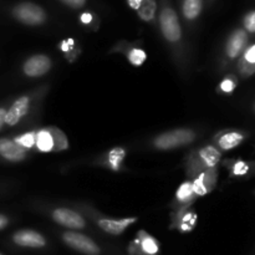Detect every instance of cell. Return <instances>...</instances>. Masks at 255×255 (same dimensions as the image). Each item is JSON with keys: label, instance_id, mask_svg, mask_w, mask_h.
Here are the masks:
<instances>
[{"label": "cell", "instance_id": "4fadbf2b", "mask_svg": "<svg viewBox=\"0 0 255 255\" xmlns=\"http://www.w3.org/2000/svg\"><path fill=\"white\" fill-rule=\"evenodd\" d=\"M191 182L193 184V191L197 197L206 196V194L211 193L217 187V182H218V168L216 167V168H209L207 171H203L196 178L192 179Z\"/></svg>", "mask_w": 255, "mask_h": 255}, {"label": "cell", "instance_id": "484cf974", "mask_svg": "<svg viewBox=\"0 0 255 255\" xmlns=\"http://www.w3.org/2000/svg\"><path fill=\"white\" fill-rule=\"evenodd\" d=\"M237 85H238V79H237V76H234V75H228V76H226L222 80V82L219 84L218 90L227 95L233 94L234 90L237 89Z\"/></svg>", "mask_w": 255, "mask_h": 255}, {"label": "cell", "instance_id": "5b68a950", "mask_svg": "<svg viewBox=\"0 0 255 255\" xmlns=\"http://www.w3.org/2000/svg\"><path fill=\"white\" fill-rule=\"evenodd\" d=\"M11 15L16 21L27 26H39L47 20L44 7L31 1H22L11 9Z\"/></svg>", "mask_w": 255, "mask_h": 255}, {"label": "cell", "instance_id": "9a60e30c", "mask_svg": "<svg viewBox=\"0 0 255 255\" xmlns=\"http://www.w3.org/2000/svg\"><path fill=\"white\" fill-rule=\"evenodd\" d=\"M27 157V151L20 147L12 138L2 137L0 138V158L10 163L25 161Z\"/></svg>", "mask_w": 255, "mask_h": 255}, {"label": "cell", "instance_id": "30bf717a", "mask_svg": "<svg viewBox=\"0 0 255 255\" xmlns=\"http://www.w3.org/2000/svg\"><path fill=\"white\" fill-rule=\"evenodd\" d=\"M249 44V34L244 29L239 27L236 29L231 35L228 36L226 42V47H224V54L226 57L231 61L239 59L241 55L243 54L244 50L247 49Z\"/></svg>", "mask_w": 255, "mask_h": 255}, {"label": "cell", "instance_id": "7c38bea8", "mask_svg": "<svg viewBox=\"0 0 255 255\" xmlns=\"http://www.w3.org/2000/svg\"><path fill=\"white\" fill-rule=\"evenodd\" d=\"M52 61L47 55L37 54L30 56L22 65V72L27 77H41L51 70Z\"/></svg>", "mask_w": 255, "mask_h": 255}, {"label": "cell", "instance_id": "4316f807", "mask_svg": "<svg viewBox=\"0 0 255 255\" xmlns=\"http://www.w3.org/2000/svg\"><path fill=\"white\" fill-rule=\"evenodd\" d=\"M243 26L248 34H255V10H251L244 15Z\"/></svg>", "mask_w": 255, "mask_h": 255}, {"label": "cell", "instance_id": "8992f818", "mask_svg": "<svg viewBox=\"0 0 255 255\" xmlns=\"http://www.w3.org/2000/svg\"><path fill=\"white\" fill-rule=\"evenodd\" d=\"M61 239L69 248L84 255H101L102 253L101 248L96 242L79 232H64L61 234Z\"/></svg>", "mask_w": 255, "mask_h": 255}, {"label": "cell", "instance_id": "44dd1931", "mask_svg": "<svg viewBox=\"0 0 255 255\" xmlns=\"http://www.w3.org/2000/svg\"><path fill=\"white\" fill-rule=\"evenodd\" d=\"M203 10V0H183L182 14L187 21H194L199 17Z\"/></svg>", "mask_w": 255, "mask_h": 255}, {"label": "cell", "instance_id": "7402d4cb", "mask_svg": "<svg viewBox=\"0 0 255 255\" xmlns=\"http://www.w3.org/2000/svg\"><path fill=\"white\" fill-rule=\"evenodd\" d=\"M126 149L122 147H115L114 149L106 153V158H104V166L110 169H114V171H119L121 168V163L126 157Z\"/></svg>", "mask_w": 255, "mask_h": 255}, {"label": "cell", "instance_id": "f1b7e54d", "mask_svg": "<svg viewBox=\"0 0 255 255\" xmlns=\"http://www.w3.org/2000/svg\"><path fill=\"white\" fill-rule=\"evenodd\" d=\"M80 21H81L84 25H90L92 21H94V15L89 11L82 12L81 16H80Z\"/></svg>", "mask_w": 255, "mask_h": 255}, {"label": "cell", "instance_id": "836d02e7", "mask_svg": "<svg viewBox=\"0 0 255 255\" xmlns=\"http://www.w3.org/2000/svg\"><path fill=\"white\" fill-rule=\"evenodd\" d=\"M254 110H255V105H254Z\"/></svg>", "mask_w": 255, "mask_h": 255}, {"label": "cell", "instance_id": "e0dca14e", "mask_svg": "<svg viewBox=\"0 0 255 255\" xmlns=\"http://www.w3.org/2000/svg\"><path fill=\"white\" fill-rule=\"evenodd\" d=\"M197 216L192 211H189V207H182V208L176 209V216L173 218L172 228L178 229L182 233L193 231L196 226Z\"/></svg>", "mask_w": 255, "mask_h": 255}, {"label": "cell", "instance_id": "2e32d148", "mask_svg": "<svg viewBox=\"0 0 255 255\" xmlns=\"http://www.w3.org/2000/svg\"><path fill=\"white\" fill-rule=\"evenodd\" d=\"M138 221L137 217H127L121 219H110V218H96L95 222L101 231L111 236H121L129 226L134 224Z\"/></svg>", "mask_w": 255, "mask_h": 255}, {"label": "cell", "instance_id": "83f0119b", "mask_svg": "<svg viewBox=\"0 0 255 255\" xmlns=\"http://www.w3.org/2000/svg\"><path fill=\"white\" fill-rule=\"evenodd\" d=\"M60 1L66 5V6L72 7V9H81L86 5L87 0H60Z\"/></svg>", "mask_w": 255, "mask_h": 255}, {"label": "cell", "instance_id": "1f68e13d", "mask_svg": "<svg viewBox=\"0 0 255 255\" xmlns=\"http://www.w3.org/2000/svg\"><path fill=\"white\" fill-rule=\"evenodd\" d=\"M143 0H127V4L132 7L133 10H137L139 7V5L142 4Z\"/></svg>", "mask_w": 255, "mask_h": 255}, {"label": "cell", "instance_id": "f546056e", "mask_svg": "<svg viewBox=\"0 0 255 255\" xmlns=\"http://www.w3.org/2000/svg\"><path fill=\"white\" fill-rule=\"evenodd\" d=\"M9 226V218L4 214H0V231H4Z\"/></svg>", "mask_w": 255, "mask_h": 255}, {"label": "cell", "instance_id": "277c9868", "mask_svg": "<svg viewBox=\"0 0 255 255\" xmlns=\"http://www.w3.org/2000/svg\"><path fill=\"white\" fill-rule=\"evenodd\" d=\"M35 148L39 152L65 151L69 148V139L57 127H42L36 131Z\"/></svg>", "mask_w": 255, "mask_h": 255}, {"label": "cell", "instance_id": "d6986e66", "mask_svg": "<svg viewBox=\"0 0 255 255\" xmlns=\"http://www.w3.org/2000/svg\"><path fill=\"white\" fill-rule=\"evenodd\" d=\"M198 197L196 196L193 191V184L191 181H186L184 183H182L179 186V188L177 189L176 197H174V202L177 204V208H182V207H191V204L193 203Z\"/></svg>", "mask_w": 255, "mask_h": 255}, {"label": "cell", "instance_id": "6da1fadb", "mask_svg": "<svg viewBox=\"0 0 255 255\" xmlns=\"http://www.w3.org/2000/svg\"><path fill=\"white\" fill-rule=\"evenodd\" d=\"M222 161V152L213 144L204 146L202 148L194 149L184 161L186 167V173L188 177V181L196 178L199 173L207 171L209 168H216L218 163Z\"/></svg>", "mask_w": 255, "mask_h": 255}, {"label": "cell", "instance_id": "8fae6325", "mask_svg": "<svg viewBox=\"0 0 255 255\" xmlns=\"http://www.w3.org/2000/svg\"><path fill=\"white\" fill-rule=\"evenodd\" d=\"M11 242L20 248L42 249L47 246V241L41 233L32 229H21L11 236Z\"/></svg>", "mask_w": 255, "mask_h": 255}, {"label": "cell", "instance_id": "9c48e42d", "mask_svg": "<svg viewBox=\"0 0 255 255\" xmlns=\"http://www.w3.org/2000/svg\"><path fill=\"white\" fill-rule=\"evenodd\" d=\"M127 252L129 255H159V243L147 232L139 231Z\"/></svg>", "mask_w": 255, "mask_h": 255}, {"label": "cell", "instance_id": "ffe728a7", "mask_svg": "<svg viewBox=\"0 0 255 255\" xmlns=\"http://www.w3.org/2000/svg\"><path fill=\"white\" fill-rule=\"evenodd\" d=\"M119 51H122L127 56V60L131 62L133 66H141L147 60V54L142 47L134 46V45L127 44L125 47H117Z\"/></svg>", "mask_w": 255, "mask_h": 255}, {"label": "cell", "instance_id": "5bb4252c", "mask_svg": "<svg viewBox=\"0 0 255 255\" xmlns=\"http://www.w3.org/2000/svg\"><path fill=\"white\" fill-rule=\"evenodd\" d=\"M248 134L239 129H226L214 137V144L219 151H231L243 143Z\"/></svg>", "mask_w": 255, "mask_h": 255}, {"label": "cell", "instance_id": "4dcf8cb0", "mask_svg": "<svg viewBox=\"0 0 255 255\" xmlns=\"http://www.w3.org/2000/svg\"><path fill=\"white\" fill-rule=\"evenodd\" d=\"M5 115H6V107H0V129L5 126Z\"/></svg>", "mask_w": 255, "mask_h": 255}, {"label": "cell", "instance_id": "3957f363", "mask_svg": "<svg viewBox=\"0 0 255 255\" xmlns=\"http://www.w3.org/2000/svg\"><path fill=\"white\" fill-rule=\"evenodd\" d=\"M197 139V133L191 128H177L163 132L153 138V147L159 151H171L191 144Z\"/></svg>", "mask_w": 255, "mask_h": 255}, {"label": "cell", "instance_id": "ac0fdd59", "mask_svg": "<svg viewBox=\"0 0 255 255\" xmlns=\"http://www.w3.org/2000/svg\"><path fill=\"white\" fill-rule=\"evenodd\" d=\"M238 72L243 79L255 74V44L248 45L238 60Z\"/></svg>", "mask_w": 255, "mask_h": 255}, {"label": "cell", "instance_id": "603a6c76", "mask_svg": "<svg viewBox=\"0 0 255 255\" xmlns=\"http://www.w3.org/2000/svg\"><path fill=\"white\" fill-rule=\"evenodd\" d=\"M157 7H158L157 0H143L136 11L141 20L146 22H153L157 15Z\"/></svg>", "mask_w": 255, "mask_h": 255}, {"label": "cell", "instance_id": "52a82bcc", "mask_svg": "<svg viewBox=\"0 0 255 255\" xmlns=\"http://www.w3.org/2000/svg\"><path fill=\"white\" fill-rule=\"evenodd\" d=\"M51 218L59 226L71 229V231H81V229L86 228V221L84 217L70 208L60 207V208L54 209L51 213Z\"/></svg>", "mask_w": 255, "mask_h": 255}, {"label": "cell", "instance_id": "d6a6232c", "mask_svg": "<svg viewBox=\"0 0 255 255\" xmlns=\"http://www.w3.org/2000/svg\"><path fill=\"white\" fill-rule=\"evenodd\" d=\"M0 255H4V254H2V253H0Z\"/></svg>", "mask_w": 255, "mask_h": 255}, {"label": "cell", "instance_id": "d4e9b609", "mask_svg": "<svg viewBox=\"0 0 255 255\" xmlns=\"http://www.w3.org/2000/svg\"><path fill=\"white\" fill-rule=\"evenodd\" d=\"M12 139H14L20 147H22L24 149L29 151V149L35 148V144H36V131L24 132V133L15 136Z\"/></svg>", "mask_w": 255, "mask_h": 255}, {"label": "cell", "instance_id": "cb8c5ba5", "mask_svg": "<svg viewBox=\"0 0 255 255\" xmlns=\"http://www.w3.org/2000/svg\"><path fill=\"white\" fill-rule=\"evenodd\" d=\"M226 166H228L231 174L233 177H246L251 173L252 164L243 159H231V161L224 162Z\"/></svg>", "mask_w": 255, "mask_h": 255}, {"label": "cell", "instance_id": "7a4b0ae2", "mask_svg": "<svg viewBox=\"0 0 255 255\" xmlns=\"http://www.w3.org/2000/svg\"><path fill=\"white\" fill-rule=\"evenodd\" d=\"M158 26L161 34L167 44L173 49H178L183 40L181 22L177 11L169 0H161V6L158 11Z\"/></svg>", "mask_w": 255, "mask_h": 255}, {"label": "cell", "instance_id": "ba28073f", "mask_svg": "<svg viewBox=\"0 0 255 255\" xmlns=\"http://www.w3.org/2000/svg\"><path fill=\"white\" fill-rule=\"evenodd\" d=\"M31 102L32 97L30 95H22V96L17 97L6 109L5 125L9 127H14L17 124H20L29 114L30 109H31Z\"/></svg>", "mask_w": 255, "mask_h": 255}]
</instances>
